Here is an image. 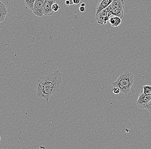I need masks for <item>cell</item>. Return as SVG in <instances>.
<instances>
[{
    "label": "cell",
    "mask_w": 151,
    "mask_h": 149,
    "mask_svg": "<svg viewBox=\"0 0 151 149\" xmlns=\"http://www.w3.org/2000/svg\"><path fill=\"white\" fill-rule=\"evenodd\" d=\"M61 81V73L58 70H56L48 75L41 77L37 85V96L44 98L48 103L52 96L58 93Z\"/></svg>",
    "instance_id": "obj_1"
},
{
    "label": "cell",
    "mask_w": 151,
    "mask_h": 149,
    "mask_svg": "<svg viewBox=\"0 0 151 149\" xmlns=\"http://www.w3.org/2000/svg\"><path fill=\"white\" fill-rule=\"evenodd\" d=\"M134 76L129 71H124L119 75L116 81L112 83L113 88L118 87L121 92L128 94L130 92L131 88L134 83Z\"/></svg>",
    "instance_id": "obj_2"
},
{
    "label": "cell",
    "mask_w": 151,
    "mask_h": 149,
    "mask_svg": "<svg viewBox=\"0 0 151 149\" xmlns=\"http://www.w3.org/2000/svg\"><path fill=\"white\" fill-rule=\"evenodd\" d=\"M124 1L123 0H113L109 6L112 15L122 18L124 14Z\"/></svg>",
    "instance_id": "obj_3"
},
{
    "label": "cell",
    "mask_w": 151,
    "mask_h": 149,
    "mask_svg": "<svg viewBox=\"0 0 151 149\" xmlns=\"http://www.w3.org/2000/svg\"><path fill=\"white\" fill-rule=\"evenodd\" d=\"M112 15L109 7L96 16V19L97 23L100 25H103L107 24V22L109 21L110 17Z\"/></svg>",
    "instance_id": "obj_4"
},
{
    "label": "cell",
    "mask_w": 151,
    "mask_h": 149,
    "mask_svg": "<svg viewBox=\"0 0 151 149\" xmlns=\"http://www.w3.org/2000/svg\"><path fill=\"white\" fill-rule=\"evenodd\" d=\"M45 0H35L33 8V13L35 15L42 17L44 15V6Z\"/></svg>",
    "instance_id": "obj_5"
},
{
    "label": "cell",
    "mask_w": 151,
    "mask_h": 149,
    "mask_svg": "<svg viewBox=\"0 0 151 149\" xmlns=\"http://www.w3.org/2000/svg\"><path fill=\"white\" fill-rule=\"evenodd\" d=\"M151 100V94L150 95H145L143 92V91L141 90L137 101V105L139 108L142 109L143 106L149 103Z\"/></svg>",
    "instance_id": "obj_6"
},
{
    "label": "cell",
    "mask_w": 151,
    "mask_h": 149,
    "mask_svg": "<svg viewBox=\"0 0 151 149\" xmlns=\"http://www.w3.org/2000/svg\"><path fill=\"white\" fill-rule=\"evenodd\" d=\"M56 3L55 0H45L44 6V15L46 16H51L54 14L52 10V6Z\"/></svg>",
    "instance_id": "obj_7"
},
{
    "label": "cell",
    "mask_w": 151,
    "mask_h": 149,
    "mask_svg": "<svg viewBox=\"0 0 151 149\" xmlns=\"http://www.w3.org/2000/svg\"><path fill=\"white\" fill-rule=\"evenodd\" d=\"M113 0H103L99 1L96 7V16L102 10L107 8L113 2Z\"/></svg>",
    "instance_id": "obj_8"
},
{
    "label": "cell",
    "mask_w": 151,
    "mask_h": 149,
    "mask_svg": "<svg viewBox=\"0 0 151 149\" xmlns=\"http://www.w3.org/2000/svg\"><path fill=\"white\" fill-rule=\"evenodd\" d=\"M7 12V10L4 3L0 1V23L4 21Z\"/></svg>",
    "instance_id": "obj_9"
},
{
    "label": "cell",
    "mask_w": 151,
    "mask_h": 149,
    "mask_svg": "<svg viewBox=\"0 0 151 149\" xmlns=\"http://www.w3.org/2000/svg\"><path fill=\"white\" fill-rule=\"evenodd\" d=\"M35 1V0H25L24 2L26 7L33 11Z\"/></svg>",
    "instance_id": "obj_10"
},
{
    "label": "cell",
    "mask_w": 151,
    "mask_h": 149,
    "mask_svg": "<svg viewBox=\"0 0 151 149\" xmlns=\"http://www.w3.org/2000/svg\"><path fill=\"white\" fill-rule=\"evenodd\" d=\"M143 92L145 95H150L151 94V85H145L143 87Z\"/></svg>",
    "instance_id": "obj_11"
},
{
    "label": "cell",
    "mask_w": 151,
    "mask_h": 149,
    "mask_svg": "<svg viewBox=\"0 0 151 149\" xmlns=\"http://www.w3.org/2000/svg\"><path fill=\"white\" fill-rule=\"evenodd\" d=\"M114 18H115V23L113 27L115 28V27H118L121 25L122 23V18L118 16H115Z\"/></svg>",
    "instance_id": "obj_12"
},
{
    "label": "cell",
    "mask_w": 151,
    "mask_h": 149,
    "mask_svg": "<svg viewBox=\"0 0 151 149\" xmlns=\"http://www.w3.org/2000/svg\"><path fill=\"white\" fill-rule=\"evenodd\" d=\"M142 109H146V110H148V111L150 113H151V100L149 103H147L146 105H145L143 107Z\"/></svg>",
    "instance_id": "obj_13"
},
{
    "label": "cell",
    "mask_w": 151,
    "mask_h": 149,
    "mask_svg": "<svg viewBox=\"0 0 151 149\" xmlns=\"http://www.w3.org/2000/svg\"><path fill=\"white\" fill-rule=\"evenodd\" d=\"M60 9V7L58 3H54L52 6V10L54 12H57Z\"/></svg>",
    "instance_id": "obj_14"
},
{
    "label": "cell",
    "mask_w": 151,
    "mask_h": 149,
    "mask_svg": "<svg viewBox=\"0 0 151 149\" xmlns=\"http://www.w3.org/2000/svg\"><path fill=\"white\" fill-rule=\"evenodd\" d=\"M113 93L115 94H118L121 92L120 89L118 88V87H114V88H113Z\"/></svg>",
    "instance_id": "obj_15"
},
{
    "label": "cell",
    "mask_w": 151,
    "mask_h": 149,
    "mask_svg": "<svg viewBox=\"0 0 151 149\" xmlns=\"http://www.w3.org/2000/svg\"><path fill=\"white\" fill-rule=\"evenodd\" d=\"M109 22L110 23V24L111 25H112V27H113L115 23V18H114V17L110 18Z\"/></svg>",
    "instance_id": "obj_16"
},
{
    "label": "cell",
    "mask_w": 151,
    "mask_h": 149,
    "mask_svg": "<svg viewBox=\"0 0 151 149\" xmlns=\"http://www.w3.org/2000/svg\"><path fill=\"white\" fill-rule=\"evenodd\" d=\"M79 9H80V11L81 12H84L86 11V8H85V7H82L80 6Z\"/></svg>",
    "instance_id": "obj_17"
},
{
    "label": "cell",
    "mask_w": 151,
    "mask_h": 149,
    "mask_svg": "<svg viewBox=\"0 0 151 149\" xmlns=\"http://www.w3.org/2000/svg\"><path fill=\"white\" fill-rule=\"evenodd\" d=\"M73 1L74 4H78L80 2V0H73Z\"/></svg>",
    "instance_id": "obj_18"
},
{
    "label": "cell",
    "mask_w": 151,
    "mask_h": 149,
    "mask_svg": "<svg viewBox=\"0 0 151 149\" xmlns=\"http://www.w3.org/2000/svg\"><path fill=\"white\" fill-rule=\"evenodd\" d=\"M69 1H70V5H73L74 4L73 0H69Z\"/></svg>",
    "instance_id": "obj_19"
},
{
    "label": "cell",
    "mask_w": 151,
    "mask_h": 149,
    "mask_svg": "<svg viewBox=\"0 0 151 149\" xmlns=\"http://www.w3.org/2000/svg\"><path fill=\"white\" fill-rule=\"evenodd\" d=\"M65 4H66V5H70V1H69V0H68V1H65Z\"/></svg>",
    "instance_id": "obj_20"
},
{
    "label": "cell",
    "mask_w": 151,
    "mask_h": 149,
    "mask_svg": "<svg viewBox=\"0 0 151 149\" xmlns=\"http://www.w3.org/2000/svg\"><path fill=\"white\" fill-rule=\"evenodd\" d=\"M85 6H86V3H82L81 4V7H85Z\"/></svg>",
    "instance_id": "obj_21"
}]
</instances>
